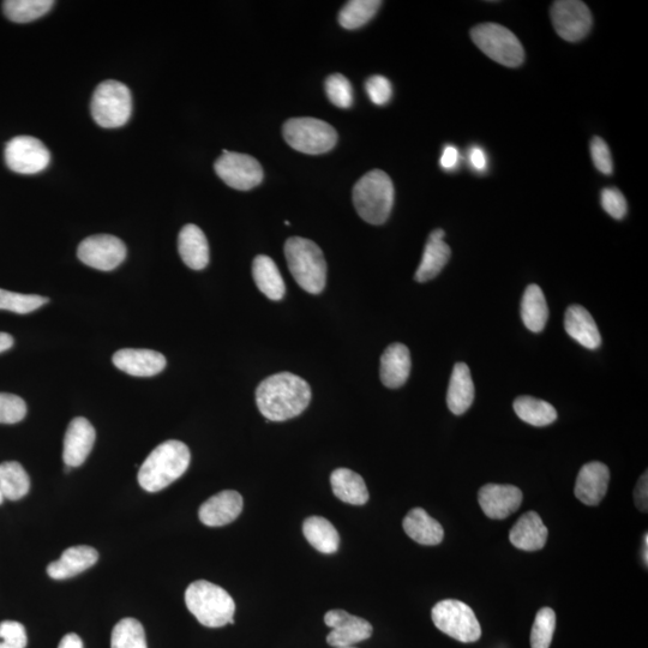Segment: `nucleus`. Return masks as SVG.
<instances>
[{
	"label": "nucleus",
	"instance_id": "48",
	"mask_svg": "<svg viewBox=\"0 0 648 648\" xmlns=\"http://www.w3.org/2000/svg\"><path fill=\"white\" fill-rule=\"evenodd\" d=\"M58 648H83V641L75 633H69L59 642Z\"/></svg>",
	"mask_w": 648,
	"mask_h": 648
},
{
	"label": "nucleus",
	"instance_id": "13",
	"mask_svg": "<svg viewBox=\"0 0 648 648\" xmlns=\"http://www.w3.org/2000/svg\"><path fill=\"white\" fill-rule=\"evenodd\" d=\"M551 20L556 33L569 42L586 38L593 23L590 9L579 0H560L552 4Z\"/></svg>",
	"mask_w": 648,
	"mask_h": 648
},
{
	"label": "nucleus",
	"instance_id": "1",
	"mask_svg": "<svg viewBox=\"0 0 648 648\" xmlns=\"http://www.w3.org/2000/svg\"><path fill=\"white\" fill-rule=\"evenodd\" d=\"M311 401V388L302 377L280 372L266 378L256 389V404L270 422H285L298 417Z\"/></svg>",
	"mask_w": 648,
	"mask_h": 648
},
{
	"label": "nucleus",
	"instance_id": "28",
	"mask_svg": "<svg viewBox=\"0 0 648 648\" xmlns=\"http://www.w3.org/2000/svg\"><path fill=\"white\" fill-rule=\"evenodd\" d=\"M330 484L334 495L342 502L363 506L369 501V491L364 479L348 468L335 470L330 476Z\"/></svg>",
	"mask_w": 648,
	"mask_h": 648
},
{
	"label": "nucleus",
	"instance_id": "40",
	"mask_svg": "<svg viewBox=\"0 0 648 648\" xmlns=\"http://www.w3.org/2000/svg\"><path fill=\"white\" fill-rule=\"evenodd\" d=\"M27 405L20 396L0 393V424H16L26 417Z\"/></svg>",
	"mask_w": 648,
	"mask_h": 648
},
{
	"label": "nucleus",
	"instance_id": "45",
	"mask_svg": "<svg viewBox=\"0 0 648 648\" xmlns=\"http://www.w3.org/2000/svg\"><path fill=\"white\" fill-rule=\"evenodd\" d=\"M634 501L636 504V507H638L641 512L647 513V507H648V479H647V472L642 474L641 478L639 479L638 484H636V488L634 491Z\"/></svg>",
	"mask_w": 648,
	"mask_h": 648
},
{
	"label": "nucleus",
	"instance_id": "33",
	"mask_svg": "<svg viewBox=\"0 0 648 648\" xmlns=\"http://www.w3.org/2000/svg\"><path fill=\"white\" fill-rule=\"evenodd\" d=\"M30 489V479L26 470L16 461H6L0 465V491L4 500H21Z\"/></svg>",
	"mask_w": 648,
	"mask_h": 648
},
{
	"label": "nucleus",
	"instance_id": "21",
	"mask_svg": "<svg viewBox=\"0 0 648 648\" xmlns=\"http://www.w3.org/2000/svg\"><path fill=\"white\" fill-rule=\"evenodd\" d=\"M412 368L411 353L407 346L395 342L387 347L381 357V381L389 389H398L407 382Z\"/></svg>",
	"mask_w": 648,
	"mask_h": 648
},
{
	"label": "nucleus",
	"instance_id": "53",
	"mask_svg": "<svg viewBox=\"0 0 648 648\" xmlns=\"http://www.w3.org/2000/svg\"><path fill=\"white\" fill-rule=\"evenodd\" d=\"M345 648H350V647H345Z\"/></svg>",
	"mask_w": 648,
	"mask_h": 648
},
{
	"label": "nucleus",
	"instance_id": "32",
	"mask_svg": "<svg viewBox=\"0 0 648 648\" xmlns=\"http://www.w3.org/2000/svg\"><path fill=\"white\" fill-rule=\"evenodd\" d=\"M514 411L522 422L538 426H548L557 419V411L554 406L544 400L532 398V396H519L514 401Z\"/></svg>",
	"mask_w": 648,
	"mask_h": 648
},
{
	"label": "nucleus",
	"instance_id": "31",
	"mask_svg": "<svg viewBox=\"0 0 648 648\" xmlns=\"http://www.w3.org/2000/svg\"><path fill=\"white\" fill-rule=\"evenodd\" d=\"M450 256H452V250L444 240L429 239L414 279L420 284L435 279L446 267Z\"/></svg>",
	"mask_w": 648,
	"mask_h": 648
},
{
	"label": "nucleus",
	"instance_id": "20",
	"mask_svg": "<svg viewBox=\"0 0 648 648\" xmlns=\"http://www.w3.org/2000/svg\"><path fill=\"white\" fill-rule=\"evenodd\" d=\"M99 560V552L92 546L77 545L66 549L58 561L48 564L47 574L54 580H65L86 572Z\"/></svg>",
	"mask_w": 648,
	"mask_h": 648
},
{
	"label": "nucleus",
	"instance_id": "30",
	"mask_svg": "<svg viewBox=\"0 0 648 648\" xmlns=\"http://www.w3.org/2000/svg\"><path fill=\"white\" fill-rule=\"evenodd\" d=\"M303 533L314 548L322 554L330 555L338 551L340 536L332 522L321 516H310L304 521Z\"/></svg>",
	"mask_w": 648,
	"mask_h": 648
},
{
	"label": "nucleus",
	"instance_id": "35",
	"mask_svg": "<svg viewBox=\"0 0 648 648\" xmlns=\"http://www.w3.org/2000/svg\"><path fill=\"white\" fill-rule=\"evenodd\" d=\"M382 2L378 0H351L339 14V23L345 29H358L372 20L380 10Z\"/></svg>",
	"mask_w": 648,
	"mask_h": 648
},
{
	"label": "nucleus",
	"instance_id": "10",
	"mask_svg": "<svg viewBox=\"0 0 648 648\" xmlns=\"http://www.w3.org/2000/svg\"><path fill=\"white\" fill-rule=\"evenodd\" d=\"M214 168L222 182L240 191L256 188L262 183L264 176L263 168L255 158L228 150H224L216 160Z\"/></svg>",
	"mask_w": 648,
	"mask_h": 648
},
{
	"label": "nucleus",
	"instance_id": "46",
	"mask_svg": "<svg viewBox=\"0 0 648 648\" xmlns=\"http://www.w3.org/2000/svg\"><path fill=\"white\" fill-rule=\"evenodd\" d=\"M468 162H470V166L474 171L480 173L488 170V155H486L483 148L477 146L472 147L470 152H468Z\"/></svg>",
	"mask_w": 648,
	"mask_h": 648
},
{
	"label": "nucleus",
	"instance_id": "25",
	"mask_svg": "<svg viewBox=\"0 0 648 648\" xmlns=\"http://www.w3.org/2000/svg\"><path fill=\"white\" fill-rule=\"evenodd\" d=\"M473 400L474 384L470 368L465 363H456L448 387V408L456 416H461L472 406Z\"/></svg>",
	"mask_w": 648,
	"mask_h": 648
},
{
	"label": "nucleus",
	"instance_id": "8",
	"mask_svg": "<svg viewBox=\"0 0 648 648\" xmlns=\"http://www.w3.org/2000/svg\"><path fill=\"white\" fill-rule=\"evenodd\" d=\"M284 138L300 153L318 155L330 152L338 142L332 125L316 118H292L284 125Z\"/></svg>",
	"mask_w": 648,
	"mask_h": 648
},
{
	"label": "nucleus",
	"instance_id": "41",
	"mask_svg": "<svg viewBox=\"0 0 648 648\" xmlns=\"http://www.w3.org/2000/svg\"><path fill=\"white\" fill-rule=\"evenodd\" d=\"M26 628L16 621L0 622V648H26Z\"/></svg>",
	"mask_w": 648,
	"mask_h": 648
},
{
	"label": "nucleus",
	"instance_id": "27",
	"mask_svg": "<svg viewBox=\"0 0 648 648\" xmlns=\"http://www.w3.org/2000/svg\"><path fill=\"white\" fill-rule=\"evenodd\" d=\"M252 276L264 296L270 300H281L285 296V281L275 262L266 255H258L252 263Z\"/></svg>",
	"mask_w": 648,
	"mask_h": 648
},
{
	"label": "nucleus",
	"instance_id": "26",
	"mask_svg": "<svg viewBox=\"0 0 648 648\" xmlns=\"http://www.w3.org/2000/svg\"><path fill=\"white\" fill-rule=\"evenodd\" d=\"M408 537L418 544L434 546L442 543L443 527L423 508H413L402 522Z\"/></svg>",
	"mask_w": 648,
	"mask_h": 648
},
{
	"label": "nucleus",
	"instance_id": "49",
	"mask_svg": "<svg viewBox=\"0 0 648 648\" xmlns=\"http://www.w3.org/2000/svg\"><path fill=\"white\" fill-rule=\"evenodd\" d=\"M14 346V338L8 333L0 332V353L10 350Z\"/></svg>",
	"mask_w": 648,
	"mask_h": 648
},
{
	"label": "nucleus",
	"instance_id": "15",
	"mask_svg": "<svg viewBox=\"0 0 648 648\" xmlns=\"http://www.w3.org/2000/svg\"><path fill=\"white\" fill-rule=\"evenodd\" d=\"M478 502L488 518L503 520L520 508L522 492L514 485L486 484L478 492Z\"/></svg>",
	"mask_w": 648,
	"mask_h": 648
},
{
	"label": "nucleus",
	"instance_id": "43",
	"mask_svg": "<svg viewBox=\"0 0 648 648\" xmlns=\"http://www.w3.org/2000/svg\"><path fill=\"white\" fill-rule=\"evenodd\" d=\"M365 90L370 100L377 106L388 104L393 96L392 83L381 75L371 76L365 83Z\"/></svg>",
	"mask_w": 648,
	"mask_h": 648
},
{
	"label": "nucleus",
	"instance_id": "5",
	"mask_svg": "<svg viewBox=\"0 0 648 648\" xmlns=\"http://www.w3.org/2000/svg\"><path fill=\"white\" fill-rule=\"evenodd\" d=\"M288 268L304 291L320 294L327 281V263L320 246L310 239L292 237L285 244Z\"/></svg>",
	"mask_w": 648,
	"mask_h": 648
},
{
	"label": "nucleus",
	"instance_id": "11",
	"mask_svg": "<svg viewBox=\"0 0 648 648\" xmlns=\"http://www.w3.org/2000/svg\"><path fill=\"white\" fill-rule=\"evenodd\" d=\"M5 162L11 171L20 174H36L46 170L51 153L38 138L18 136L5 147Z\"/></svg>",
	"mask_w": 648,
	"mask_h": 648
},
{
	"label": "nucleus",
	"instance_id": "19",
	"mask_svg": "<svg viewBox=\"0 0 648 648\" xmlns=\"http://www.w3.org/2000/svg\"><path fill=\"white\" fill-rule=\"evenodd\" d=\"M113 364L125 374L150 377L160 374L167 362L164 354L156 351L124 348L114 353Z\"/></svg>",
	"mask_w": 648,
	"mask_h": 648
},
{
	"label": "nucleus",
	"instance_id": "12",
	"mask_svg": "<svg viewBox=\"0 0 648 648\" xmlns=\"http://www.w3.org/2000/svg\"><path fill=\"white\" fill-rule=\"evenodd\" d=\"M77 256L88 267L110 272L124 262L126 246L123 240L110 234H96L83 240Z\"/></svg>",
	"mask_w": 648,
	"mask_h": 648
},
{
	"label": "nucleus",
	"instance_id": "39",
	"mask_svg": "<svg viewBox=\"0 0 648 648\" xmlns=\"http://www.w3.org/2000/svg\"><path fill=\"white\" fill-rule=\"evenodd\" d=\"M326 93L330 102L339 108H350L353 105V88L344 75H330L326 84Z\"/></svg>",
	"mask_w": 648,
	"mask_h": 648
},
{
	"label": "nucleus",
	"instance_id": "37",
	"mask_svg": "<svg viewBox=\"0 0 648 648\" xmlns=\"http://www.w3.org/2000/svg\"><path fill=\"white\" fill-rule=\"evenodd\" d=\"M46 303H48V298L38 296V294H22L0 288V310L26 315L40 309Z\"/></svg>",
	"mask_w": 648,
	"mask_h": 648
},
{
	"label": "nucleus",
	"instance_id": "3",
	"mask_svg": "<svg viewBox=\"0 0 648 648\" xmlns=\"http://www.w3.org/2000/svg\"><path fill=\"white\" fill-rule=\"evenodd\" d=\"M186 608L204 627L221 628L234 623L236 603L224 588L198 580L186 588Z\"/></svg>",
	"mask_w": 648,
	"mask_h": 648
},
{
	"label": "nucleus",
	"instance_id": "38",
	"mask_svg": "<svg viewBox=\"0 0 648 648\" xmlns=\"http://www.w3.org/2000/svg\"><path fill=\"white\" fill-rule=\"evenodd\" d=\"M556 629V614L551 608L537 612L531 632L532 648H550Z\"/></svg>",
	"mask_w": 648,
	"mask_h": 648
},
{
	"label": "nucleus",
	"instance_id": "44",
	"mask_svg": "<svg viewBox=\"0 0 648 648\" xmlns=\"http://www.w3.org/2000/svg\"><path fill=\"white\" fill-rule=\"evenodd\" d=\"M591 156L594 166L600 173L610 176L614 172V162L608 144L600 137H594L591 142Z\"/></svg>",
	"mask_w": 648,
	"mask_h": 648
},
{
	"label": "nucleus",
	"instance_id": "18",
	"mask_svg": "<svg viewBox=\"0 0 648 648\" xmlns=\"http://www.w3.org/2000/svg\"><path fill=\"white\" fill-rule=\"evenodd\" d=\"M609 482L608 466L599 461L588 462L576 478L574 494L586 506H597L608 492Z\"/></svg>",
	"mask_w": 648,
	"mask_h": 648
},
{
	"label": "nucleus",
	"instance_id": "16",
	"mask_svg": "<svg viewBox=\"0 0 648 648\" xmlns=\"http://www.w3.org/2000/svg\"><path fill=\"white\" fill-rule=\"evenodd\" d=\"M96 432L83 417L72 419L64 437L63 460L71 468L81 466L94 447Z\"/></svg>",
	"mask_w": 648,
	"mask_h": 648
},
{
	"label": "nucleus",
	"instance_id": "34",
	"mask_svg": "<svg viewBox=\"0 0 648 648\" xmlns=\"http://www.w3.org/2000/svg\"><path fill=\"white\" fill-rule=\"evenodd\" d=\"M52 0H6L4 14L15 23H29L45 16L53 8Z\"/></svg>",
	"mask_w": 648,
	"mask_h": 648
},
{
	"label": "nucleus",
	"instance_id": "2",
	"mask_svg": "<svg viewBox=\"0 0 648 648\" xmlns=\"http://www.w3.org/2000/svg\"><path fill=\"white\" fill-rule=\"evenodd\" d=\"M191 454L185 443L170 440L156 447L138 471V483L148 492L167 488L188 470Z\"/></svg>",
	"mask_w": 648,
	"mask_h": 648
},
{
	"label": "nucleus",
	"instance_id": "6",
	"mask_svg": "<svg viewBox=\"0 0 648 648\" xmlns=\"http://www.w3.org/2000/svg\"><path fill=\"white\" fill-rule=\"evenodd\" d=\"M95 123L105 129L122 128L132 113L130 89L118 81H105L95 89L92 105Z\"/></svg>",
	"mask_w": 648,
	"mask_h": 648
},
{
	"label": "nucleus",
	"instance_id": "50",
	"mask_svg": "<svg viewBox=\"0 0 648 648\" xmlns=\"http://www.w3.org/2000/svg\"><path fill=\"white\" fill-rule=\"evenodd\" d=\"M444 236H446V232L441 230V228H438V230H435L430 234L429 239H434V240H443Z\"/></svg>",
	"mask_w": 648,
	"mask_h": 648
},
{
	"label": "nucleus",
	"instance_id": "47",
	"mask_svg": "<svg viewBox=\"0 0 648 648\" xmlns=\"http://www.w3.org/2000/svg\"><path fill=\"white\" fill-rule=\"evenodd\" d=\"M460 162V153L458 148L454 146L444 147L443 153L440 159V165L443 170L453 171L456 167L459 166Z\"/></svg>",
	"mask_w": 648,
	"mask_h": 648
},
{
	"label": "nucleus",
	"instance_id": "17",
	"mask_svg": "<svg viewBox=\"0 0 648 648\" xmlns=\"http://www.w3.org/2000/svg\"><path fill=\"white\" fill-rule=\"evenodd\" d=\"M243 506V497L239 492L225 490L208 498L198 510V516L203 525L221 527L236 520Z\"/></svg>",
	"mask_w": 648,
	"mask_h": 648
},
{
	"label": "nucleus",
	"instance_id": "9",
	"mask_svg": "<svg viewBox=\"0 0 648 648\" xmlns=\"http://www.w3.org/2000/svg\"><path fill=\"white\" fill-rule=\"evenodd\" d=\"M432 622L450 638L471 644L482 636V628L476 614L460 600L446 599L437 603L431 611Z\"/></svg>",
	"mask_w": 648,
	"mask_h": 648
},
{
	"label": "nucleus",
	"instance_id": "24",
	"mask_svg": "<svg viewBox=\"0 0 648 648\" xmlns=\"http://www.w3.org/2000/svg\"><path fill=\"white\" fill-rule=\"evenodd\" d=\"M179 255L191 269L202 270L209 263V245L206 234L196 225H185L178 237Z\"/></svg>",
	"mask_w": 648,
	"mask_h": 648
},
{
	"label": "nucleus",
	"instance_id": "14",
	"mask_svg": "<svg viewBox=\"0 0 648 648\" xmlns=\"http://www.w3.org/2000/svg\"><path fill=\"white\" fill-rule=\"evenodd\" d=\"M324 623L332 628L327 636L329 646L350 647L371 638L374 628L362 617L353 616L344 610H330L324 616Z\"/></svg>",
	"mask_w": 648,
	"mask_h": 648
},
{
	"label": "nucleus",
	"instance_id": "29",
	"mask_svg": "<svg viewBox=\"0 0 648 648\" xmlns=\"http://www.w3.org/2000/svg\"><path fill=\"white\" fill-rule=\"evenodd\" d=\"M521 318L533 333L543 332L549 318V308L542 288L528 285L521 299Z\"/></svg>",
	"mask_w": 648,
	"mask_h": 648
},
{
	"label": "nucleus",
	"instance_id": "22",
	"mask_svg": "<svg viewBox=\"0 0 648 648\" xmlns=\"http://www.w3.org/2000/svg\"><path fill=\"white\" fill-rule=\"evenodd\" d=\"M548 527L536 512H527L515 522L509 532V540L516 549L524 551L542 550L548 540Z\"/></svg>",
	"mask_w": 648,
	"mask_h": 648
},
{
	"label": "nucleus",
	"instance_id": "4",
	"mask_svg": "<svg viewBox=\"0 0 648 648\" xmlns=\"http://www.w3.org/2000/svg\"><path fill=\"white\" fill-rule=\"evenodd\" d=\"M353 203L360 218L371 225H382L394 206V185L386 172L372 170L353 188Z\"/></svg>",
	"mask_w": 648,
	"mask_h": 648
},
{
	"label": "nucleus",
	"instance_id": "52",
	"mask_svg": "<svg viewBox=\"0 0 648 648\" xmlns=\"http://www.w3.org/2000/svg\"><path fill=\"white\" fill-rule=\"evenodd\" d=\"M3 502H4V497L2 491H0V504H2Z\"/></svg>",
	"mask_w": 648,
	"mask_h": 648
},
{
	"label": "nucleus",
	"instance_id": "51",
	"mask_svg": "<svg viewBox=\"0 0 648 648\" xmlns=\"http://www.w3.org/2000/svg\"><path fill=\"white\" fill-rule=\"evenodd\" d=\"M647 549H648V536H647V533H646V534H645V549H644V556H642V557H644V561H645L646 566H647V563H648V554H647Z\"/></svg>",
	"mask_w": 648,
	"mask_h": 648
},
{
	"label": "nucleus",
	"instance_id": "42",
	"mask_svg": "<svg viewBox=\"0 0 648 648\" xmlns=\"http://www.w3.org/2000/svg\"><path fill=\"white\" fill-rule=\"evenodd\" d=\"M600 202L611 218L622 220L627 215V201L622 192L616 188H605L600 195Z\"/></svg>",
	"mask_w": 648,
	"mask_h": 648
},
{
	"label": "nucleus",
	"instance_id": "7",
	"mask_svg": "<svg viewBox=\"0 0 648 648\" xmlns=\"http://www.w3.org/2000/svg\"><path fill=\"white\" fill-rule=\"evenodd\" d=\"M471 38L480 51L507 68H518L525 60L521 42L506 27L497 23H482L471 30Z\"/></svg>",
	"mask_w": 648,
	"mask_h": 648
},
{
	"label": "nucleus",
	"instance_id": "36",
	"mask_svg": "<svg viewBox=\"0 0 648 648\" xmlns=\"http://www.w3.org/2000/svg\"><path fill=\"white\" fill-rule=\"evenodd\" d=\"M111 648H148L146 632L135 618H124L113 628Z\"/></svg>",
	"mask_w": 648,
	"mask_h": 648
},
{
	"label": "nucleus",
	"instance_id": "23",
	"mask_svg": "<svg viewBox=\"0 0 648 648\" xmlns=\"http://www.w3.org/2000/svg\"><path fill=\"white\" fill-rule=\"evenodd\" d=\"M564 329L570 338L587 350H597L602 345L596 321L593 320L590 312L581 305H570L564 316Z\"/></svg>",
	"mask_w": 648,
	"mask_h": 648
}]
</instances>
